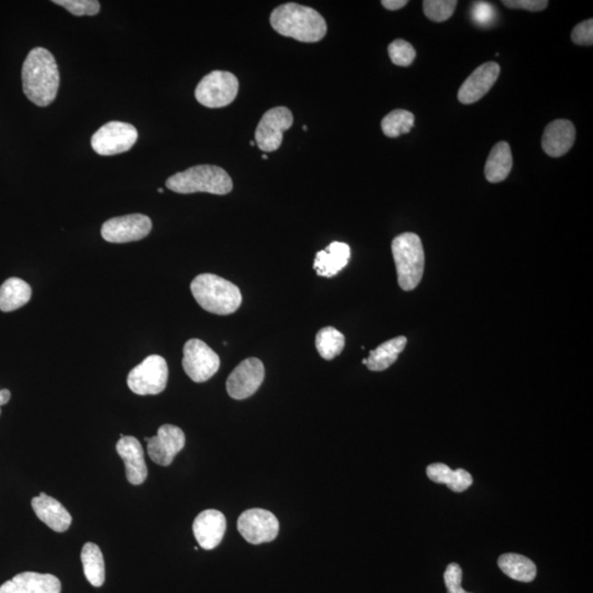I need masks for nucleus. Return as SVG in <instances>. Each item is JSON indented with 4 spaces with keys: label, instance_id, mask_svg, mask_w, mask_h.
Here are the masks:
<instances>
[{
    "label": "nucleus",
    "instance_id": "22",
    "mask_svg": "<svg viewBox=\"0 0 593 593\" xmlns=\"http://www.w3.org/2000/svg\"><path fill=\"white\" fill-rule=\"evenodd\" d=\"M512 148L507 142H499L490 151L484 175L489 183H502L509 177L512 169Z\"/></svg>",
    "mask_w": 593,
    "mask_h": 593
},
{
    "label": "nucleus",
    "instance_id": "24",
    "mask_svg": "<svg viewBox=\"0 0 593 593\" xmlns=\"http://www.w3.org/2000/svg\"><path fill=\"white\" fill-rule=\"evenodd\" d=\"M33 290L28 282L20 278H9L0 287V311L10 312L17 311L30 301Z\"/></svg>",
    "mask_w": 593,
    "mask_h": 593
},
{
    "label": "nucleus",
    "instance_id": "42",
    "mask_svg": "<svg viewBox=\"0 0 593 593\" xmlns=\"http://www.w3.org/2000/svg\"><path fill=\"white\" fill-rule=\"evenodd\" d=\"M267 158H268L267 156H265L264 154V156H263V159H267Z\"/></svg>",
    "mask_w": 593,
    "mask_h": 593
},
{
    "label": "nucleus",
    "instance_id": "28",
    "mask_svg": "<svg viewBox=\"0 0 593 593\" xmlns=\"http://www.w3.org/2000/svg\"><path fill=\"white\" fill-rule=\"evenodd\" d=\"M316 347L322 359L332 360L343 352L345 337L333 327L323 328L317 334Z\"/></svg>",
    "mask_w": 593,
    "mask_h": 593
},
{
    "label": "nucleus",
    "instance_id": "34",
    "mask_svg": "<svg viewBox=\"0 0 593 593\" xmlns=\"http://www.w3.org/2000/svg\"><path fill=\"white\" fill-rule=\"evenodd\" d=\"M462 579L461 566L456 563L448 565L445 574L447 593H469L463 589Z\"/></svg>",
    "mask_w": 593,
    "mask_h": 593
},
{
    "label": "nucleus",
    "instance_id": "16",
    "mask_svg": "<svg viewBox=\"0 0 593 593\" xmlns=\"http://www.w3.org/2000/svg\"><path fill=\"white\" fill-rule=\"evenodd\" d=\"M196 540L201 549L211 550L223 541L226 531V520L218 510H206L198 514L193 524Z\"/></svg>",
    "mask_w": 593,
    "mask_h": 593
},
{
    "label": "nucleus",
    "instance_id": "20",
    "mask_svg": "<svg viewBox=\"0 0 593 593\" xmlns=\"http://www.w3.org/2000/svg\"><path fill=\"white\" fill-rule=\"evenodd\" d=\"M31 505L39 520L55 532L63 533L70 529L72 515L58 500L41 493L40 496L33 499Z\"/></svg>",
    "mask_w": 593,
    "mask_h": 593
},
{
    "label": "nucleus",
    "instance_id": "23",
    "mask_svg": "<svg viewBox=\"0 0 593 593\" xmlns=\"http://www.w3.org/2000/svg\"><path fill=\"white\" fill-rule=\"evenodd\" d=\"M426 474L432 482L446 484L454 493L465 492L473 484L472 474L465 469L453 471L442 463L432 464L426 468Z\"/></svg>",
    "mask_w": 593,
    "mask_h": 593
},
{
    "label": "nucleus",
    "instance_id": "5",
    "mask_svg": "<svg viewBox=\"0 0 593 593\" xmlns=\"http://www.w3.org/2000/svg\"><path fill=\"white\" fill-rule=\"evenodd\" d=\"M391 251L401 290H416L422 280L426 265L425 251L419 235L406 232L395 237Z\"/></svg>",
    "mask_w": 593,
    "mask_h": 593
},
{
    "label": "nucleus",
    "instance_id": "7",
    "mask_svg": "<svg viewBox=\"0 0 593 593\" xmlns=\"http://www.w3.org/2000/svg\"><path fill=\"white\" fill-rule=\"evenodd\" d=\"M168 366L162 356L151 355L128 375L127 383L139 396L158 395L167 388Z\"/></svg>",
    "mask_w": 593,
    "mask_h": 593
},
{
    "label": "nucleus",
    "instance_id": "36",
    "mask_svg": "<svg viewBox=\"0 0 593 593\" xmlns=\"http://www.w3.org/2000/svg\"><path fill=\"white\" fill-rule=\"evenodd\" d=\"M502 4L508 8L524 9L533 13L541 12L549 6L546 0H503Z\"/></svg>",
    "mask_w": 593,
    "mask_h": 593
},
{
    "label": "nucleus",
    "instance_id": "37",
    "mask_svg": "<svg viewBox=\"0 0 593 593\" xmlns=\"http://www.w3.org/2000/svg\"><path fill=\"white\" fill-rule=\"evenodd\" d=\"M381 5L388 10H398L408 5V2L406 0H383Z\"/></svg>",
    "mask_w": 593,
    "mask_h": 593
},
{
    "label": "nucleus",
    "instance_id": "9",
    "mask_svg": "<svg viewBox=\"0 0 593 593\" xmlns=\"http://www.w3.org/2000/svg\"><path fill=\"white\" fill-rule=\"evenodd\" d=\"M183 368L195 383H205L219 370L220 358L201 340L192 339L184 347Z\"/></svg>",
    "mask_w": 593,
    "mask_h": 593
},
{
    "label": "nucleus",
    "instance_id": "19",
    "mask_svg": "<svg viewBox=\"0 0 593 593\" xmlns=\"http://www.w3.org/2000/svg\"><path fill=\"white\" fill-rule=\"evenodd\" d=\"M576 129L574 123L565 119L550 122L545 128L541 148L551 158H560L574 146Z\"/></svg>",
    "mask_w": 593,
    "mask_h": 593
},
{
    "label": "nucleus",
    "instance_id": "30",
    "mask_svg": "<svg viewBox=\"0 0 593 593\" xmlns=\"http://www.w3.org/2000/svg\"><path fill=\"white\" fill-rule=\"evenodd\" d=\"M456 0H426L423 2V10L427 18L435 23H445L455 12Z\"/></svg>",
    "mask_w": 593,
    "mask_h": 593
},
{
    "label": "nucleus",
    "instance_id": "12",
    "mask_svg": "<svg viewBox=\"0 0 593 593\" xmlns=\"http://www.w3.org/2000/svg\"><path fill=\"white\" fill-rule=\"evenodd\" d=\"M152 230V220L141 214L117 216L101 226V236L110 244L140 241Z\"/></svg>",
    "mask_w": 593,
    "mask_h": 593
},
{
    "label": "nucleus",
    "instance_id": "10",
    "mask_svg": "<svg viewBox=\"0 0 593 593\" xmlns=\"http://www.w3.org/2000/svg\"><path fill=\"white\" fill-rule=\"evenodd\" d=\"M293 123L292 113L286 107L267 110L262 117L255 131L257 147L264 152H275L282 142L283 132L290 130Z\"/></svg>",
    "mask_w": 593,
    "mask_h": 593
},
{
    "label": "nucleus",
    "instance_id": "11",
    "mask_svg": "<svg viewBox=\"0 0 593 593\" xmlns=\"http://www.w3.org/2000/svg\"><path fill=\"white\" fill-rule=\"evenodd\" d=\"M237 530L242 538L253 545L268 543L277 538L280 522L274 514L264 509H250L240 515Z\"/></svg>",
    "mask_w": 593,
    "mask_h": 593
},
{
    "label": "nucleus",
    "instance_id": "35",
    "mask_svg": "<svg viewBox=\"0 0 593 593\" xmlns=\"http://www.w3.org/2000/svg\"><path fill=\"white\" fill-rule=\"evenodd\" d=\"M571 40L577 45L591 46L593 44V20H586L577 24L571 33Z\"/></svg>",
    "mask_w": 593,
    "mask_h": 593
},
{
    "label": "nucleus",
    "instance_id": "41",
    "mask_svg": "<svg viewBox=\"0 0 593 593\" xmlns=\"http://www.w3.org/2000/svg\"><path fill=\"white\" fill-rule=\"evenodd\" d=\"M302 129H303V131H307V130H308V127H307V126H303Z\"/></svg>",
    "mask_w": 593,
    "mask_h": 593
},
{
    "label": "nucleus",
    "instance_id": "26",
    "mask_svg": "<svg viewBox=\"0 0 593 593\" xmlns=\"http://www.w3.org/2000/svg\"><path fill=\"white\" fill-rule=\"evenodd\" d=\"M499 569L513 580L531 582L538 575V569L532 560L520 554H504L499 557Z\"/></svg>",
    "mask_w": 593,
    "mask_h": 593
},
{
    "label": "nucleus",
    "instance_id": "38",
    "mask_svg": "<svg viewBox=\"0 0 593 593\" xmlns=\"http://www.w3.org/2000/svg\"><path fill=\"white\" fill-rule=\"evenodd\" d=\"M10 398H12V394L8 389L0 390V406L8 404Z\"/></svg>",
    "mask_w": 593,
    "mask_h": 593
},
{
    "label": "nucleus",
    "instance_id": "3",
    "mask_svg": "<svg viewBox=\"0 0 593 593\" xmlns=\"http://www.w3.org/2000/svg\"><path fill=\"white\" fill-rule=\"evenodd\" d=\"M190 291L199 306L219 316L234 313L242 304L239 287L214 274H201L190 283Z\"/></svg>",
    "mask_w": 593,
    "mask_h": 593
},
{
    "label": "nucleus",
    "instance_id": "1",
    "mask_svg": "<svg viewBox=\"0 0 593 593\" xmlns=\"http://www.w3.org/2000/svg\"><path fill=\"white\" fill-rule=\"evenodd\" d=\"M24 95L39 107H48L58 96L60 72L55 58L49 50L34 48L23 65Z\"/></svg>",
    "mask_w": 593,
    "mask_h": 593
},
{
    "label": "nucleus",
    "instance_id": "14",
    "mask_svg": "<svg viewBox=\"0 0 593 593\" xmlns=\"http://www.w3.org/2000/svg\"><path fill=\"white\" fill-rule=\"evenodd\" d=\"M148 443L149 458L159 466L171 465L175 456L183 450L186 443L185 433L178 426L165 425L159 427L158 435L144 438Z\"/></svg>",
    "mask_w": 593,
    "mask_h": 593
},
{
    "label": "nucleus",
    "instance_id": "29",
    "mask_svg": "<svg viewBox=\"0 0 593 593\" xmlns=\"http://www.w3.org/2000/svg\"><path fill=\"white\" fill-rule=\"evenodd\" d=\"M414 126V113L404 110L391 111L381 121V129L388 138H398L402 134L409 133Z\"/></svg>",
    "mask_w": 593,
    "mask_h": 593
},
{
    "label": "nucleus",
    "instance_id": "2",
    "mask_svg": "<svg viewBox=\"0 0 593 593\" xmlns=\"http://www.w3.org/2000/svg\"><path fill=\"white\" fill-rule=\"evenodd\" d=\"M271 24L277 33L301 43H319L326 37V20L317 10L295 3L282 5L271 14Z\"/></svg>",
    "mask_w": 593,
    "mask_h": 593
},
{
    "label": "nucleus",
    "instance_id": "6",
    "mask_svg": "<svg viewBox=\"0 0 593 593\" xmlns=\"http://www.w3.org/2000/svg\"><path fill=\"white\" fill-rule=\"evenodd\" d=\"M239 91V81L230 72L214 71L206 75L196 87L195 97L199 104L215 110L234 101Z\"/></svg>",
    "mask_w": 593,
    "mask_h": 593
},
{
    "label": "nucleus",
    "instance_id": "27",
    "mask_svg": "<svg viewBox=\"0 0 593 593\" xmlns=\"http://www.w3.org/2000/svg\"><path fill=\"white\" fill-rule=\"evenodd\" d=\"M81 559L84 574L91 586L100 588L105 584L106 569L104 556L94 543H86L82 546Z\"/></svg>",
    "mask_w": 593,
    "mask_h": 593
},
{
    "label": "nucleus",
    "instance_id": "39",
    "mask_svg": "<svg viewBox=\"0 0 593 593\" xmlns=\"http://www.w3.org/2000/svg\"><path fill=\"white\" fill-rule=\"evenodd\" d=\"M158 192L159 194H162V193H164V190H163V188H158Z\"/></svg>",
    "mask_w": 593,
    "mask_h": 593
},
{
    "label": "nucleus",
    "instance_id": "32",
    "mask_svg": "<svg viewBox=\"0 0 593 593\" xmlns=\"http://www.w3.org/2000/svg\"><path fill=\"white\" fill-rule=\"evenodd\" d=\"M53 4L65 8L76 17L96 15L100 12V3L98 0H54Z\"/></svg>",
    "mask_w": 593,
    "mask_h": 593
},
{
    "label": "nucleus",
    "instance_id": "43",
    "mask_svg": "<svg viewBox=\"0 0 593 593\" xmlns=\"http://www.w3.org/2000/svg\"><path fill=\"white\" fill-rule=\"evenodd\" d=\"M0 415H2V409H0Z\"/></svg>",
    "mask_w": 593,
    "mask_h": 593
},
{
    "label": "nucleus",
    "instance_id": "21",
    "mask_svg": "<svg viewBox=\"0 0 593 593\" xmlns=\"http://www.w3.org/2000/svg\"><path fill=\"white\" fill-rule=\"evenodd\" d=\"M349 245L343 242H332L326 250L317 253L313 267L319 276L333 277L349 264Z\"/></svg>",
    "mask_w": 593,
    "mask_h": 593
},
{
    "label": "nucleus",
    "instance_id": "18",
    "mask_svg": "<svg viewBox=\"0 0 593 593\" xmlns=\"http://www.w3.org/2000/svg\"><path fill=\"white\" fill-rule=\"evenodd\" d=\"M58 577L39 572H22L0 587V593H61Z\"/></svg>",
    "mask_w": 593,
    "mask_h": 593
},
{
    "label": "nucleus",
    "instance_id": "33",
    "mask_svg": "<svg viewBox=\"0 0 593 593\" xmlns=\"http://www.w3.org/2000/svg\"><path fill=\"white\" fill-rule=\"evenodd\" d=\"M497 10L492 4L486 2H477L472 7V19L473 24L482 28L492 27L496 22Z\"/></svg>",
    "mask_w": 593,
    "mask_h": 593
},
{
    "label": "nucleus",
    "instance_id": "40",
    "mask_svg": "<svg viewBox=\"0 0 593 593\" xmlns=\"http://www.w3.org/2000/svg\"><path fill=\"white\" fill-rule=\"evenodd\" d=\"M250 144H251V147H254L256 142L255 141H251Z\"/></svg>",
    "mask_w": 593,
    "mask_h": 593
},
{
    "label": "nucleus",
    "instance_id": "17",
    "mask_svg": "<svg viewBox=\"0 0 593 593\" xmlns=\"http://www.w3.org/2000/svg\"><path fill=\"white\" fill-rule=\"evenodd\" d=\"M119 456L125 462L128 482L139 486L147 481L148 467L144 460V451L141 443L133 436H123L116 446Z\"/></svg>",
    "mask_w": 593,
    "mask_h": 593
},
{
    "label": "nucleus",
    "instance_id": "8",
    "mask_svg": "<svg viewBox=\"0 0 593 593\" xmlns=\"http://www.w3.org/2000/svg\"><path fill=\"white\" fill-rule=\"evenodd\" d=\"M137 128L130 123L110 121L98 129L91 137V148L102 157L128 152L138 141Z\"/></svg>",
    "mask_w": 593,
    "mask_h": 593
},
{
    "label": "nucleus",
    "instance_id": "25",
    "mask_svg": "<svg viewBox=\"0 0 593 593\" xmlns=\"http://www.w3.org/2000/svg\"><path fill=\"white\" fill-rule=\"evenodd\" d=\"M406 345V337H398L389 340L378 348L370 350L369 356L366 360L368 368L373 371H383L388 369L391 365L396 363L399 355L404 352Z\"/></svg>",
    "mask_w": 593,
    "mask_h": 593
},
{
    "label": "nucleus",
    "instance_id": "4",
    "mask_svg": "<svg viewBox=\"0 0 593 593\" xmlns=\"http://www.w3.org/2000/svg\"><path fill=\"white\" fill-rule=\"evenodd\" d=\"M167 187L174 193H208L226 195L234 189V182L224 168L215 165H197L173 175L167 180Z\"/></svg>",
    "mask_w": 593,
    "mask_h": 593
},
{
    "label": "nucleus",
    "instance_id": "13",
    "mask_svg": "<svg viewBox=\"0 0 593 593\" xmlns=\"http://www.w3.org/2000/svg\"><path fill=\"white\" fill-rule=\"evenodd\" d=\"M264 378L265 368L262 360L246 359L230 374L226 380V391L235 400L250 398L259 390Z\"/></svg>",
    "mask_w": 593,
    "mask_h": 593
},
{
    "label": "nucleus",
    "instance_id": "15",
    "mask_svg": "<svg viewBox=\"0 0 593 593\" xmlns=\"http://www.w3.org/2000/svg\"><path fill=\"white\" fill-rule=\"evenodd\" d=\"M500 75V66L496 62L484 63L469 75L458 91V100L464 105H472L481 100L493 89Z\"/></svg>",
    "mask_w": 593,
    "mask_h": 593
},
{
    "label": "nucleus",
    "instance_id": "31",
    "mask_svg": "<svg viewBox=\"0 0 593 593\" xmlns=\"http://www.w3.org/2000/svg\"><path fill=\"white\" fill-rule=\"evenodd\" d=\"M388 53L391 62L397 66H410L414 63L416 56V50L406 41L398 39L395 40L388 46Z\"/></svg>",
    "mask_w": 593,
    "mask_h": 593
}]
</instances>
